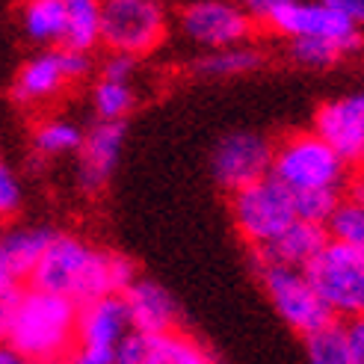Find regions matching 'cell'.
<instances>
[{
    "instance_id": "7402d4cb",
    "label": "cell",
    "mask_w": 364,
    "mask_h": 364,
    "mask_svg": "<svg viewBox=\"0 0 364 364\" xmlns=\"http://www.w3.org/2000/svg\"><path fill=\"white\" fill-rule=\"evenodd\" d=\"M65 36L60 48L92 53L101 45V4H95V0H65Z\"/></svg>"
},
{
    "instance_id": "3957f363",
    "label": "cell",
    "mask_w": 364,
    "mask_h": 364,
    "mask_svg": "<svg viewBox=\"0 0 364 364\" xmlns=\"http://www.w3.org/2000/svg\"><path fill=\"white\" fill-rule=\"evenodd\" d=\"M246 9L258 27H267L287 42L326 39L343 45L350 53L364 48V33L341 15L335 0H252Z\"/></svg>"
},
{
    "instance_id": "cb8c5ba5",
    "label": "cell",
    "mask_w": 364,
    "mask_h": 364,
    "mask_svg": "<svg viewBox=\"0 0 364 364\" xmlns=\"http://www.w3.org/2000/svg\"><path fill=\"white\" fill-rule=\"evenodd\" d=\"M308 364H353L343 323H329L326 329L302 338Z\"/></svg>"
},
{
    "instance_id": "44dd1931",
    "label": "cell",
    "mask_w": 364,
    "mask_h": 364,
    "mask_svg": "<svg viewBox=\"0 0 364 364\" xmlns=\"http://www.w3.org/2000/svg\"><path fill=\"white\" fill-rule=\"evenodd\" d=\"M86 131L68 116H45L36 122L33 127V154L42 160H53V157H68L77 154L83 145Z\"/></svg>"
},
{
    "instance_id": "52a82bcc",
    "label": "cell",
    "mask_w": 364,
    "mask_h": 364,
    "mask_svg": "<svg viewBox=\"0 0 364 364\" xmlns=\"http://www.w3.org/2000/svg\"><path fill=\"white\" fill-rule=\"evenodd\" d=\"M169 36V12L157 0H107L101 4V45L107 53L145 57Z\"/></svg>"
},
{
    "instance_id": "7a4b0ae2",
    "label": "cell",
    "mask_w": 364,
    "mask_h": 364,
    "mask_svg": "<svg viewBox=\"0 0 364 364\" xmlns=\"http://www.w3.org/2000/svg\"><path fill=\"white\" fill-rule=\"evenodd\" d=\"M80 305L39 287H24L6 332V343L33 364H60L77 343Z\"/></svg>"
},
{
    "instance_id": "d6a6232c",
    "label": "cell",
    "mask_w": 364,
    "mask_h": 364,
    "mask_svg": "<svg viewBox=\"0 0 364 364\" xmlns=\"http://www.w3.org/2000/svg\"><path fill=\"white\" fill-rule=\"evenodd\" d=\"M335 6L355 30H364V0H335Z\"/></svg>"
},
{
    "instance_id": "d6986e66",
    "label": "cell",
    "mask_w": 364,
    "mask_h": 364,
    "mask_svg": "<svg viewBox=\"0 0 364 364\" xmlns=\"http://www.w3.org/2000/svg\"><path fill=\"white\" fill-rule=\"evenodd\" d=\"M267 63V53L258 45H237V48H223V50H208L196 57L190 71L196 77L205 80H228V77H243L258 71Z\"/></svg>"
},
{
    "instance_id": "30bf717a",
    "label": "cell",
    "mask_w": 364,
    "mask_h": 364,
    "mask_svg": "<svg viewBox=\"0 0 364 364\" xmlns=\"http://www.w3.org/2000/svg\"><path fill=\"white\" fill-rule=\"evenodd\" d=\"M175 30L208 53L249 45L258 24L246 6L228 4V0H193V4L178 6Z\"/></svg>"
},
{
    "instance_id": "484cf974",
    "label": "cell",
    "mask_w": 364,
    "mask_h": 364,
    "mask_svg": "<svg viewBox=\"0 0 364 364\" xmlns=\"http://www.w3.org/2000/svg\"><path fill=\"white\" fill-rule=\"evenodd\" d=\"M287 57L302 68H332L341 60H347L350 50L326 39H296V42H287Z\"/></svg>"
},
{
    "instance_id": "6da1fadb",
    "label": "cell",
    "mask_w": 364,
    "mask_h": 364,
    "mask_svg": "<svg viewBox=\"0 0 364 364\" xmlns=\"http://www.w3.org/2000/svg\"><path fill=\"white\" fill-rule=\"evenodd\" d=\"M136 276V264L127 255L98 246L80 234L57 231L33 269L30 287L86 305L104 296H122Z\"/></svg>"
},
{
    "instance_id": "5bb4252c",
    "label": "cell",
    "mask_w": 364,
    "mask_h": 364,
    "mask_svg": "<svg viewBox=\"0 0 364 364\" xmlns=\"http://www.w3.org/2000/svg\"><path fill=\"white\" fill-rule=\"evenodd\" d=\"M127 139L124 122H95L86 131L83 145L77 151V187L86 196H98L116 172Z\"/></svg>"
},
{
    "instance_id": "8fae6325",
    "label": "cell",
    "mask_w": 364,
    "mask_h": 364,
    "mask_svg": "<svg viewBox=\"0 0 364 364\" xmlns=\"http://www.w3.org/2000/svg\"><path fill=\"white\" fill-rule=\"evenodd\" d=\"M269 169H272V142L258 131H231L216 142L210 154L213 181L228 196L267 178Z\"/></svg>"
},
{
    "instance_id": "603a6c76",
    "label": "cell",
    "mask_w": 364,
    "mask_h": 364,
    "mask_svg": "<svg viewBox=\"0 0 364 364\" xmlns=\"http://www.w3.org/2000/svg\"><path fill=\"white\" fill-rule=\"evenodd\" d=\"M89 104H92L95 122H124L136 107V92L131 83L98 80L89 92Z\"/></svg>"
},
{
    "instance_id": "d590c367",
    "label": "cell",
    "mask_w": 364,
    "mask_h": 364,
    "mask_svg": "<svg viewBox=\"0 0 364 364\" xmlns=\"http://www.w3.org/2000/svg\"><path fill=\"white\" fill-rule=\"evenodd\" d=\"M60 364H63V361H60Z\"/></svg>"
},
{
    "instance_id": "ac0fdd59",
    "label": "cell",
    "mask_w": 364,
    "mask_h": 364,
    "mask_svg": "<svg viewBox=\"0 0 364 364\" xmlns=\"http://www.w3.org/2000/svg\"><path fill=\"white\" fill-rule=\"evenodd\" d=\"M57 228L50 225H9L0 231V258L21 282H30Z\"/></svg>"
},
{
    "instance_id": "f546056e",
    "label": "cell",
    "mask_w": 364,
    "mask_h": 364,
    "mask_svg": "<svg viewBox=\"0 0 364 364\" xmlns=\"http://www.w3.org/2000/svg\"><path fill=\"white\" fill-rule=\"evenodd\" d=\"M63 364H116V350H98V347L75 343V350L65 355Z\"/></svg>"
},
{
    "instance_id": "1f68e13d",
    "label": "cell",
    "mask_w": 364,
    "mask_h": 364,
    "mask_svg": "<svg viewBox=\"0 0 364 364\" xmlns=\"http://www.w3.org/2000/svg\"><path fill=\"white\" fill-rule=\"evenodd\" d=\"M24 290H12V294H0V343H6V332H9V323L15 314V305L21 299Z\"/></svg>"
},
{
    "instance_id": "83f0119b",
    "label": "cell",
    "mask_w": 364,
    "mask_h": 364,
    "mask_svg": "<svg viewBox=\"0 0 364 364\" xmlns=\"http://www.w3.org/2000/svg\"><path fill=\"white\" fill-rule=\"evenodd\" d=\"M24 208V187L18 181L15 169L0 160V223L15 220Z\"/></svg>"
},
{
    "instance_id": "9c48e42d",
    "label": "cell",
    "mask_w": 364,
    "mask_h": 364,
    "mask_svg": "<svg viewBox=\"0 0 364 364\" xmlns=\"http://www.w3.org/2000/svg\"><path fill=\"white\" fill-rule=\"evenodd\" d=\"M95 71L92 53L65 50V48H45L36 50L30 60L18 65L9 95L18 107H39L53 101L71 83H80Z\"/></svg>"
},
{
    "instance_id": "2e32d148",
    "label": "cell",
    "mask_w": 364,
    "mask_h": 364,
    "mask_svg": "<svg viewBox=\"0 0 364 364\" xmlns=\"http://www.w3.org/2000/svg\"><path fill=\"white\" fill-rule=\"evenodd\" d=\"M127 335H131V320H127L122 296H104L80 305L77 343L98 350H119Z\"/></svg>"
},
{
    "instance_id": "ba28073f",
    "label": "cell",
    "mask_w": 364,
    "mask_h": 364,
    "mask_svg": "<svg viewBox=\"0 0 364 364\" xmlns=\"http://www.w3.org/2000/svg\"><path fill=\"white\" fill-rule=\"evenodd\" d=\"M252 267L258 272V282L264 287V294L272 305V311L282 317L287 329H294L296 335L308 338L320 329H326L329 323H338L329 308H326L317 296V290L311 287L308 276L302 269H290L279 264H267L252 258Z\"/></svg>"
},
{
    "instance_id": "4dcf8cb0",
    "label": "cell",
    "mask_w": 364,
    "mask_h": 364,
    "mask_svg": "<svg viewBox=\"0 0 364 364\" xmlns=\"http://www.w3.org/2000/svg\"><path fill=\"white\" fill-rule=\"evenodd\" d=\"M343 332H347V343H350L353 364H364V317L343 323Z\"/></svg>"
},
{
    "instance_id": "e575fe53",
    "label": "cell",
    "mask_w": 364,
    "mask_h": 364,
    "mask_svg": "<svg viewBox=\"0 0 364 364\" xmlns=\"http://www.w3.org/2000/svg\"><path fill=\"white\" fill-rule=\"evenodd\" d=\"M0 364H33L27 355H21L9 343H0Z\"/></svg>"
},
{
    "instance_id": "4fadbf2b",
    "label": "cell",
    "mask_w": 364,
    "mask_h": 364,
    "mask_svg": "<svg viewBox=\"0 0 364 364\" xmlns=\"http://www.w3.org/2000/svg\"><path fill=\"white\" fill-rule=\"evenodd\" d=\"M116 364H220L198 338L184 329L139 335L131 332L116 350Z\"/></svg>"
},
{
    "instance_id": "e0dca14e",
    "label": "cell",
    "mask_w": 364,
    "mask_h": 364,
    "mask_svg": "<svg viewBox=\"0 0 364 364\" xmlns=\"http://www.w3.org/2000/svg\"><path fill=\"white\" fill-rule=\"evenodd\" d=\"M326 243H329V234H326L323 225H311V223L296 220L269 246L255 249L252 258L267 261V264H279V267H290V269H305L326 249Z\"/></svg>"
},
{
    "instance_id": "8992f818",
    "label": "cell",
    "mask_w": 364,
    "mask_h": 364,
    "mask_svg": "<svg viewBox=\"0 0 364 364\" xmlns=\"http://www.w3.org/2000/svg\"><path fill=\"white\" fill-rule=\"evenodd\" d=\"M320 302L341 323L364 317V252L329 240L305 269Z\"/></svg>"
},
{
    "instance_id": "836d02e7",
    "label": "cell",
    "mask_w": 364,
    "mask_h": 364,
    "mask_svg": "<svg viewBox=\"0 0 364 364\" xmlns=\"http://www.w3.org/2000/svg\"><path fill=\"white\" fill-rule=\"evenodd\" d=\"M347 198H353V202H358L364 208V169L347 181Z\"/></svg>"
},
{
    "instance_id": "7c38bea8",
    "label": "cell",
    "mask_w": 364,
    "mask_h": 364,
    "mask_svg": "<svg viewBox=\"0 0 364 364\" xmlns=\"http://www.w3.org/2000/svg\"><path fill=\"white\" fill-rule=\"evenodd\" d=\"M311 131L347 166H364V89L320 104Z\"/></svg>"
},
{
    "instance_id": "9a60e30c",
    "label": "cell",
    "mask_w": 364,
    "mask_h": 364,
    "mask_svg": "<svg viewBox=\"0 0 364 364\" xmlns=\"http://www.w3.org/2000/svg\"><path fill=\"white\" fill-rule=\"evenodd\" d=\"M127 320H131V332L139 335H160V332H172L181 329L178 326V302L163 284H157L154 279H142L136 276V282L122 294Z\"/></svg>"
},
{
    "instance_id": "5b68a950",
    "label": "cell",
    "mask_w": 364,
    "mask_h": 364,
    "mask_svg": "<svg viewBox=\"0 0 364 364\" xmlns=\"http://www.w3.org/2000/svg\"><path fill=\"white\" fill-rule=\"evenodd\" d=\"M228 213L234 231L255 252L269 246L276 237L296 223L294 193L284 190L272 175L255 181V184L228 196Z\"/></svg>"
},
{
    "instance_id": "f1b7e54d",
    "label": "cell",
    "mask_w": 364,
    "mask_h": 364,
    "mask_svg": "<svg viewBox=\"0 0 364 364\" xmlns=\"http://www.w3.org/2000/svg\"><path fill=\"white\" fill-rule=\"evenodd\" d=\"M139 63L124 53H107L98 63V80H110V83H131L136 77Z\"/></svg>"
},
{
    "instance_id": "d4e9b609",
    "label": "cell",
    "mask_w": 364,
    "mask_h": 364,
    "mask_svg": "<svg viewBox=\"0 0 364 364\" xmlns=\"http://www.w3.org/2000/svg\"><path fill=\"white\" fill-rule=\"evenodd\" d=\"M326 234H329V240H335V243L364 252V208L343 196L338 210L332 213L329 225H326Z\"/></svg>"
},
{
    "instance_id": "ffe728a7",
    "label": "cell",
    "mask_w": 364,
    "mask_h": 364,
    "mask_svg": "<svg viewBox=\"0 0 364 364\" xmlns=\"http://www.w3.org/2000/svg\"><path fill=\"white\" fill-rule=\"evenodd\" d=\"M65 0H30L18 12L24 39L45 48H60L65 36Z\"/></svg>"
},
{
    "instance_id": "4316f807",
    "label": "cell",
    "mask_w": 364,
    "mask_h": 364,
    "mask_svg": "<svg viewBox=\"0 0 364 364\" xmlns=\"http://www.w3.org/2000/svg\"><path fill=\"white\" fill-rule=\"evenodd\" d=\"M341 193L335 190H317V193H296L294 196V208H296V220L299 223H311V225H329L332 213L341 205Z\"/></svg>"
},
{
    "instance_id": "277c9868",
    "label": "cell",
    "mask_w": 364,
    "mask_h": 364,
    "mask_svg": "<svg viewBox=\"0 0 364 364\" xmlns=\"http://www.w3.org/2000/svg\"><path fill=\"white\" fill-rule=\"evenodd\" d=\"M350 166L314 131H294L272 142V169L269 175L290 193H317L347 184Z\"/></svg>"
}]
</instances>
